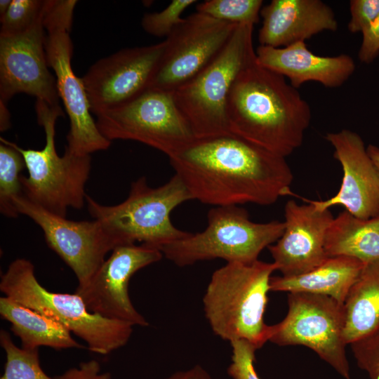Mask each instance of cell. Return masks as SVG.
<instances>
[{"mask_svg": "<svg viewBox=\"0 0 379 379\" xmlns=\"http://www.w3.org/2000/svg\"><path fill=\"white\" fill-rule=\"evenodd\" d=\"M287 302L286 317L270 325L269 341L307 347L341 377L350 379L343 304L329 296L301 292L288 293Z\"/></svg>", "mask_w": 379, "mask_h": 379, "instance_id": "obj_9", "label": "cell"}, {"mask_svg": "<svg viewBox=\"0 0 379 379\" xmlns=\"http://www.w3.org/2000/svg\"><path fill=\"white\" fill-rule=\"evenodd\" d=\"M232 354V361L227 372L232 379H260L254 362L258 350L253 344L244 340L230 342Z\"/></svg>", "mask_w": 379, "mask_h": 379, "instance_id": "obj_31", "label": "cell"}, {"mask_svg": "<svg viewBox=\"0 0 379 379\" xmlns=\"http://www.w3.org/2000/svg\"><path fill=\"white\" fill-rule=\"evenodd\" d=\"M54 379H111L109 372H102L100 364L96 360H89L71 368Z\"/></svg>", "mask_w": 379, "mask_h": 379, "instance_id": "obj_34", "label": "cell"}, {"mask_svg": "<svg viewBox=\"0 0 379 379\" xmlns=\"http://www.w3.org/2000/svg\"><path fill=\"white\" fill-rule=\"evenodd\" d=\"M19 214L32 220L44 232L47 245L69 266L78 280L86 284L117 247L96 220L74 221L54 215L29 200L23 194L15 199Z\"/></svg>", "mask_w": 379, "mask_h": 379, "instance_id": "obj_15", "label": "cell"}, {"mask_svg": "<svg viewBox=\"0 0 379 379\" xmlns=\"http://www.w3.org/2000/svg\"><path fill=\"white\" fill-rule=\"evenodd\" d=\"M0 130L6 131L10 126V114L6 103L0 102Z\"/></svg>", "mask_w": 379, "mask_h": 379, "instance_id": "obj_36", "label": "cell"}, {"mask_svg": "<svg viewBox=\"0 0 379 379\" xmlns=\"http://www.w3.org/2000/svg\"><path fill=\"white\" fill-rule=\"evenodd\" d=\"M0 291L17 302L62 324L83 340L92 352L105 355L128 342L133 326L90 312L73 294L47 290L36 279L34 267L25 258L11 262L1 274Z\"/></svg>", "mask_w": 379, "mask_h": 379, "instance_id": "obj_4", "label": "cell"}, {"mask_svg": "<svg viewBox=\"0 0 379 379\" xmlns=\"http://www.w3.org/2000/svg\"><path fill=\"white\" fill-rule=\"evenodd\" d=\"M365 264L353 258L328 257L314 269L293 277H272L270 290L329 296L343 304Z\"/></svg>", "mask_w": 379, "mask_h": 379, "instance_id": "obj_21", "label": "cell"}, {"mask_svg": "<svg viewBox=\"0 0 379 379\" xmlns=\"http://www.w3.org/2000/svg\"><path fill=\"white\" fill-rule=\"evenodd\" d=\"M12 0H1L0 1V18L2 17L9 8Z\"/></svg>", "mask_w": 379, "mask_h": 379, "instance_id": "obj_38", "label": "cell"}, {"mask_svg": "<svg viewBox=\"0 0 379 379\" xmlns=\"http://www.w3.org/2000/svg\"><path fill=\"white\" fill-rule=\"evenodd\" d=\"M350 11L348 30L362 33L379 15V0H352Z\"/></svg>", "mask_w": 379, "mask_h": 379, "instance_id": "obj_32", "label": "cell"}, {"mask_svg": "<svg viewBox=\"0 0 379 379\" xmlns=\"http://www.w3.org/2000/svg\"><path fill=\"white\" fill-rule=\"evenodd\" d=\"M325 251L328 257H350L364 264L379 260V216L363 220L340 213L328 229Z\"/></svg>", "mask_w": 379, "mask_h": 379, "instance_id": "obj_23", "label": "cell"}, {"mask_svg": "<svg viewBox=\"0 0 379 379\" xmlns=\"http://www.w3.org/2000/svg\"><path fill=\"white\" fill-rule=\"evenodd\" d=\"M262 0H206L198 3L197 12L226 22L255 25L259 22Z\"/></svg>", "mask_w": 379, "mask_h": 379, "instance_id": "obj_27", "label": "cell"}, {"mask_svg": "<svg viewBox=\"0 0 379 379\" xmlns=\"http://www.w3.org/2000/svg\"><path fill=\"white\" fill-rule=\"evenodd\" d=\"M237 25L197 11L183 18L165 39L150 88L173 92L193 79L220 53Z\"/></svg>", "mask_w": 379, "mask_h": 379, "instance_id": "obj_11", "label": "cell"}, {"mask_svg": "<svg viewBox=\"0 0 379 379\" xmlns=\"http://www.w3.org/2000/svg\"><path fill=\"white\" fill-rule=\"evenodd\" d=\"M276 265L259 260L227 262L212 274L203 297L205 317L213 332L230 343L244 340L258 350L270 339L265 322L272 274Z\"/></svg>", "mask_w": 379, "mask_h": 379, "instance_id": "obj_3", "label": "cell"}, {"mask_svg": "<svg viewBox=\"0 0 379 379\" xmlns=\"http://www.w3.org/2000/svg\"><path fill=\"white\" fill-rule=\"evenodd\" d=\"M192 200L180 178L173 175L164 185L150 187L145 177L133 182L127 198L116 205H103L87 195L90 215L102 225L117 246L140 242L161 248L190 232L173 225L171 213Z\"/></svg>", "mask_w": 379, "mask_h": 379, "instance_id": "obj_5", "label": "cell"}, {"mask_svg": "<svg viewBox=\"0 0 379 379\" xmlns=\"http://www.w3.org/2000/svg\"><path fill=\"white\" fill-rule=\"evenodd\" d=\"M226 116L231 133L286 158L302 145L312 113L298 88L255 60L234 81Z\"/></svg>", "mask_w": 379, "mask_h": 379, "instance_id": "obj_2", "label": "cell"}, {"mask_svg": "<svg viewBox=\"0 0 379 379\" xmlns=\"http://www.w3.org/2000/svg\"><path fill=\"white\" fill-rule=\"evenodd\" d=\"M253 25H238L230 40L201 72L171 92L196 138L230 133L226 105L240 72L256 60Z\"/></svg>", "mask_w": 379, "mask_h": 379, "instance_id": "obj_7", "label": "cell"}, {"mask_svg": "<svg viewBox=\"0 0 379 379\" xmlns=\"http://www.w3.org/2000/svg\"><path fill=\"white\" fill-rule=\"evenodd\" d=\"M367 152L379 171V147L375 145L370 144L367 146Z\"/></svg>", "mask_w": 379, "mask_h": 379, "instance_id": "obj_37", "label": "cell"}, {"mask_svg": "<svg viewBox=\"0 0 379 379\" xmlns=\"http://www.w3.org/2000/svg\"><path fill=\"white\" fill-rule=\"evenodd\" d=\"M207 217L204 231L165 245L161 248L164 256L178 267L217 258L249 264L284 231V222H253L247 211L238 206H214Z\"/></svg>", "mask_w": 379, "mask_h": 379, "instance_id": "obj_8", "label": "cell"}, {"mask_svg": "<svg viewBox=\"0 0 379 379\" xmlns=\"http://www.w3.org/2000/svg\"><path fill=\"white\" fill-rule=\"evenodd\" d=\"M36 112L45 131L44 148L24 149L8 141L25 161L28 175L20 178L23 194L49 213L66 218L69 208L80 209L86 203L91 157L73 154L66 147L62 156L58 154L55 135L56 121L63 115L60 106L51 107L36 100Z\"/></svg>", "mask_w": 379, "mask_h": 379, "instance_id": "obj_6", "label": "cell"}, {"mask_svg": "<svg viewBox=\"0 0 379 379\" xmlns=\"http://www.w3.org/2000/svg\"><path fill=\"white\" fill-rule=\"evenodd\" d=\"M343 306L347 345L379 328V260L364 265Z\"/></svg>", "mask_w": 379, "mask_h": 379, "instance_id": "obj_24", "label": "cell"}, {"mask_svg": "<svg viewBox=\"0 0 379 379\" xmlns=\"http://www.w3.org/2000/svg\"><path fill=\"white\" fill-rule=\"evenodd\" d=\"M0 344L6 357L0 379H54L41 368L39 349L25 350L18 347L5 330L0 331Z\"/></svg>", "mask_w": 379, "mask_h": 379, "instance_id": "obj_26", "label": "cell"}, {"mask_svg": "<svg viewBox=\"0 0 379 379\" xmlns=\"http://www.w3.org/2000/svg\"><path fill=\"white\" fill-rule=\"evenodd\" d=\"M333 156L341 165L343 176L338 192L326 200H310L320 210L341 205L354 216L367 220L379 216V171L371 159L361 137L343 129L328 133Z\"/></svg>", "mask_w": 379, "mask_h": 379, "instance_id": "obj_17", "label": "cell"}, {"mask_svg": "<svg viewBox=\"0 0 379 379\" xmlns=\"http://www.w3.org/2000/svg\"><path fill=\"white\" fill-rule=\"evenodd\" d=\"M168 158L192 200L203 204L270 206L292 193L286 158L231 133L194 138Z\"/></svg>", "mask_w": 379, "mask_h": 379, "instance_id": "obj_1", "label": "cell"}, {"mask_svg": "<svg viewBox=\"0 0 379 379\" xmlns=\"http://www.w3.org/2000/svg\"><path fill=\"white\" fill-rule=\"evenodd\" d=\"M284 218L281 237L267 248L277 270L281 276L293 277L320 265L328 258L325 239L334 218L330 209L289 200L284 206Z\"/></svg>", "mask_w": 379, "mask_h": 379, "instance_id": "obj_18", "label": "cell"}, {"mask_svg": "<svg viewBox=\"0 0 379 379\" xmlns=\"http://www.w3.org/2000/svg\"><path fill=\"white\" fill-rule=\"evenodd\" d=\"M256 62L261 67L288 79L295 88L315 81L326 88H338L353 74L354 59L347 54L321 56L310 51L305 42L274 48L259 46Z\"/></svg>", "mask_w": 379, "mask_h": 379, "instance_id": "obj_20", "label": "cell"}, {"mask_svg": "<svg viewBox=\"0 0 379 379\" xmlns=\"http://www.w3.org/2000/svg\"><path fill=\"white\" fill-rule=\"evenodd\" d=\"M0 140V212L14 218L20 215L14 201L23 194L20 173L26 165L18 149L7 140L1 138Z\"/></svg>", "mask_w": 379, "mask_h": 379, "instance_id": "obj_25", "label": "cell"}, {"mask_svg": "<svg viewBox=\"0 0 379 379\" xmlns=\"http://www.w3.org/2000/svg\"><path fill=\"white\" fill-rule=\"evenodd\" d=\"M197 2L195 0H173L159 12L145 13L141 20L142 27L152 36L167 38L183 19L182 13Z\"/></svg>", "mask_w": 379, "mask_h": 379, "instance_id": "obj_29", "label": "cell"}, {"mask_svg": "<svg viewBox=\"0 0 379 379\" xmlns=\"http://www.w3.org/2000/svg\"><path fill=\"white\" fill-rule=\"evenodd\" d=\"M44 6V0H12L0 18V36L17 35L31 28L43 18Z\"/></svg>", "mask_w": 379, "mask_h": 379, "instance_id": "obj_28", "label": "cell"}, {"mask_svg": "<svg viewBox=\"0 0 379 379\" xmlns=\"http://www.w3.org/2000/svg\"><path fill=\"white\" fill-rule=\"evenodd\" d=\"M163 256L159 248L142 244L117 246L89 281L78 286L74 293L93 313L133 326H147L148 321L130 299L129 281L135 272L159 261Z\"/></svg>", "mask_w": 379, "mask_h": 379, "instance_id": "obj_14", "label": "cell"}, {"mask_svg": "<svg viewBox=\"0 0 379 379\" xmlns=\"http://www.w3.org/2000/svg\"><path fill=\"white\" fill-rule=\"evenodd\" d=\"M166 47L126 48L92 65L81 77L95 115L136 98L150 88Z\"/></svg>", "mask_w": 379, "mask_h": 379, "instance_id": "obj_13", "label": "cell"}, {"mask_svg": "<svg viewBox=\"0 0 379 379\" xmlns=\"http://www.w3.org/2000/svg\"><path fill=\"white\" fill-rule=\"evenodd\" d=\"M72 22L44 20L46 33L45 50L49 67L53 69L59 98L69 119L65 147L77 155L109 148L111 141L99 131L91 116L89 101L81 78L74 72L70 37Z\"/></svg>", "mask_w": 379, "mask_h": 379, "instance_id": "obj_12", "label": "cell"}, {"mask_svg": "<svg viewBox=\"0 0 379 379\" xmlns=\"http://www.w3.org/2000/svg\"><path fill=\"white\" fill-rule=\"evenodd\" d=\"M164 379H212L208 371L200 365L177 371Z\"/></svg>", "mask_w": 379, "mask_h": 379, "instance_id": "obj_35", "label": "cell"}, {"mask_svg": "<svg viewBox=\"0 0 379 379\" xmlns=\"http://www.w3.org/2000/svg\"><path fill=\"white\" fill-rule=\"evenodd\" d=\"M96 116L107 139L142 142L170 157L194 136L171 92L149 88L136 98Z\"/></svg>", "mask_w": 379, "mask_h": 379, "instance_id": "obj_10", "label": "cell"}, {"mask_svg": "<svg viewBox=\"0 0 379 379\" xmlns=\"http://www.w3.org/2000/svg\"><path fill=\"white\" fill-rule=\"evenodd\" d=\"M0 315L11 324V330L25 350L41 346L58 350L84 347L60 323L4 295L0 298Z\"/></svg>", "mask_w": 379, "mask_h": 379, "instance_id": "obj_22", "label": "cell"}, {"mask_svg": "<svg viewBox=\"0 0 379 379\" xmlns=\"http://www.w3.org/2000/svg\"><path fill=\"white\" fill-rule=\"evenodd\" d=\"M361 34L358 58L361 62L368 64L379 55V15Z\"/></svg>", "mask_w": 379, "mask_h": 379, "instance_id": "obj_33", "label": "cell"}, {"mask_svg": "<svg viewBox=\"0 0 379 379\" xmlns=\"http://www.w3.org/2000/svg\"><path fill=\"white\" fill-rule=\"evenodd\" d=\"M350 345L357 366L369 379H379V328Z\"/></svg>", "mask_w": 379, "mask_h": 379, "instance_id": "obj_30", "label": "cell"}, {"mask_svg": "<svg viewBox=\"0 0 379 379\" xmlns=\"http://www.w3.org/2000/svg\"><path fill=\"white\" fill-rule=\"evenodd\" d=\"M260 46L282 48L305 42L324 31L335 32L338 20L321 0H272L260 11Z\"/></svg>", "mask_w": 379, "mask_h": 379, "instance_id": "obj_19", "label": "cell"}, {"mask_svg": "<svg viewBox=\"0 0 379 379\" xmlns=\"http://www.w3.org/2000/svg\"><path fill=\"white\" fill-rule=\"evenodd\" d=\"M43 19L21 34L0 36V102L6 104L22 93L60 106L55 77L47 62Z\"/></svg>", "mask_w": 379, "mask_h": 379, "instance_id": "obj_16", "label": "cell"}]
</instances>
